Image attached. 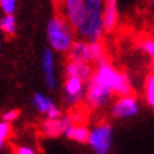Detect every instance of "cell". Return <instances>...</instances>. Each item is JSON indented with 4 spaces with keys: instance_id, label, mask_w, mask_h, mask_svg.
I'll list each match as a JSON object with an SVG mask.
<instances>
[{
    "instance_id": "obj_16",
    "label": "cell",
    "mask_w": 154,
    "mask_h": 154,
    "mask_svg": "<svg viewBox=\"0 0 154 154\" xmlns=\"http://www.w3.org/2000/svg\"><path fill=\"white\" fill-rule=\"evenodd\" d=\"M33 105L35 106L40 113H47L48 109L51 106H54V103L50 98H47L45 95H41V94H35L33 96Z\"/></svg>"
},
{
    "instance_id": "obj_25",
    "label": "cell",
    "mask_w": 154,
    "mask_h": 154,
    "mask_svg": "<svg viewBox=\"0 0 154 154\" xmlns=\"http://www.w3.org/2000/svg\"><path fill=\"white\" fill-rule=\"evenodd\" d=\"M3 146H5V140H0V150L3 149Z\"/></svg>"
},
{
    "instance_id": "obj_15",
    "label": "cell",
    "mask_w": 154,
    "mask_h": 154,
    "mask_svg": "<svg viewBox=\"0 0 154 154\" xmlns=\"http://www.w3.org/2000/svg\"><path fill=\"white\" fill-rule=\"evenodd\" d=\"M0 30L7 35H13L17 31V21L13 14H6L0 20Z\"/></svg>"
},
{
    "instance_id": "obj_14",
    "label": "cell",
    "mask_w": 154,
    "mask_h": 154,
    "mask_svg": "<svg viewBox=\"0 0 154 154\" xmlns=\"http://www.w3.org/2000/svg\"><path fill=\"white\" fill-rule=\"evenodd\" d=\"M89 133H91V130L88 129L86 125H84V123H72L65 130L64 136L71 139V140L76 141V143H88Z\"/></svg>"
},
{
    "instance_id": "obj_3",
    "label": "cell",
    "mask_w": 154,
    "mask_h": 154,
    "mask_svg": "<svg viewBox=\"0 0 154 154\" xmlns=\"http://www.w3.org/2000/svg\"><path fill=\"white\" fill-rule=\"evenodd\" d=\"M112 139H113V130L110 125H98L95 126L88 137L89 147L94 150L96 154H107L112 149Z\"/></svg>"
},
{
    "instance_id": "obj_5",
    "label": "cell",
    "mask_w": 154,
    "mask_h": 154,
    "mask_svg": "<svg viewBox=\"0 0 154 154\" xmlns=\"http://www.w3.org/2000/svg\"><path fill=\"white\" fill-rule=\"evenodd\" d=\"M113 96V92L105 85H100L95 81L89 79V85L86 88V95H85V102L91 109H100L106 106L110 102Z\"/></svg>"
},
{
    "instance_id": "obj_19",
    "label": "cell",
    "mask_w": 154,
    "mask_h": 154,
    "mask_svg": "<svg viewBox=\"0 0 154 154\" xmlns=\"http://www.w3.org/2000/svg\"><path fill=\"white\" fill-rule=\"evenodd\" d=\"M141 48L146 54H149L151 58V66L154 69V40H144L141 42Z\"/></svg>"
},
{
    "instance_id": "obj_8",
    "label": "cell",
    "mask_w": 154,
    "mask_h": 154,
    "mask_svg": "<svg viewBox=\"0 0 154 154\" xmlns=\"http://www.w3.org/2000/svg\"><path fill=\"white\" fill-rule=\"evenodd\" d=\"M139 102L134 96L131 95H125L120 96L112 106V115L117 119H129L139 113Z\"/></svg>"
},
{
    "instance_id": "obj_24",
    "label": "cell",
    "mask_w": 154,
    "mask_h": 154,
    "mask_svg": "<svg viewBox=\"0 0 154 154\" xmlns=\"http://www.w3.org/2000/svg\"><path fill=\"white\" fill-rule=\"evenodd\" d=\"M16 153H17V154H34L35 151H34L33 147H27V146H20V147H17V149H16Z\"/></svg>"
},
{
    "instance_id": "obj_17",
    "label": "cell",
    "mask_w": 154,
    "mask_h": 154,
    "mask_svg": "<svg viewBox=\"0 0 154 154\" xmlns=\"http://www.w3.org/2000/svg\"><path fill=\"white\" fill-rule=\"evenodd\" d=\"M146 100L154 107V72L146 81Z\"/></svg>"
},
{
    "instance_id": "obj_1",
    "label": "cell",
    "mask_w": 154,
    "mask_h": 154,
    "mask_svg": "<svg viewBox=\"0 0 154 154\" xmlns=\"http://www.w3.org/2000/svg\"><path fill=\"white\" fill-rule=\"evenodd\" d=\"M91 81L105 85L113 94L119 95V96L131 94V82L129 79V76L123 72H119V71L115 69L106 58H102L100 61H98L96 71L94 72Z\"/></svg>"
},
{
    "instance_id": "obj_12",
    "label": "cell",
    "mask_w": 154,
    "mask_h": 154,
    "mask_svg": "<svg viewBox=\"0 0 154 154\" xmlns=\"http://www.w3.org/2000/svg\"><path fill=\"white\" fill-rule=\"evenodd\" d=\"M119 23L117 0H105L103 6V28L105 33H112Z\"/></svg>"
},
{
    "instance_id": "obj_9",
    "label": "cell",
    "mask_w": 154,
    "mask_h": 154,
    "mask_svg": "<svg viewBox=\"0 0 154 154\" xmlns=\"http://www.w3.org/2000/svg\"><path fill=\"white\" fill-rule=\"evenodd\" d=\"M54 50L45 48L41 55V68L44 74V81L50 89H55L57 86V72H55V58H54Z\"/></svg>"
},
{
    "instance_id": "obj_7",
    "label": "cell",
    "mask_w": 154,
    "mask_h": 154,
    "mask_svg": "<svg viewBox=\"0 0 154 154\" xmlns=\"http://www.w3.org/2000/svg\"><path fill=\"white\" fill-rule=\"evenodd\" d=\"M84 82L85 81L78 76H66V81L64 84V92H65V102L68 105L75 106L85 100L86 89Z\"/></svg>"
},
{
    "instance_id": "obj_2",
    "label": "cell",
    "mask_w": 154,
    "mask_h": 154,
    "mask_svg": "<svg viewBox=\"0 0 154 154\" xmlns=\"http://www.w3.org/2000/svg\"><path fill=\"white\" fill-rule=\"evenodd\" d=\"M72 26L66 21L65 17L55 16L47 24V37L50 47L54 51L68 52L71 45L74 44V34Z\"/></svg>"
},
{
    "instance_id": "obj_22",
    "label": "cell",
    "mask_w": 154,
    "mask_h": 154,
    "mask_svg": "<svg viewBox=\"0 0 154 154\" xmlns=\"http://www.w3.org/2000/svg\"><path fill=\"white\" fill-rule=\"evenodd\" d=\"M19 115H20V112L19 110H16V109H11V110H7V112H5L3 113V120H6V122H13V120H16L17 117H19Z\"/></svg>"
},
{
    "instance_id": "obj_26",
    "label": "cell",
    "mask_w": 154,
    "mask_h": 154,
    "mask_svg": "<svg viewBox=\"0 0 154 154\" xmlns=\"http://www.w3.org/2000/svg\"><path fill=\"white\" fill-rule=\"evenodd\" d=\"M150 3H151V5L154 6V0H150Z\"/></svg>"
},
{
    "instance_id": "obj_10",
    "label": "cell",
    "mask_w": 154,
    "mask_h": 154,
    "mask_svg": "<svg viewBox=\"0 0 154 154\" xmlns=\"http://www.w3.org/2000/svg\"><path fill=\"white\" fill-rule=\"evenodd\" d=\"M72 123H74V119L69 115H64L60 119H47L42 125V133L48 137H58L64 134Z\"/></svg>"
},
{
    "instance_id": "obj_11",
    "label": "cell",
    "mask_w": 154,
    "mask_h": 154,
    "mask_svg": "<svg viewBox=\"0 0 154 154\" xmlns=\"http://www.w3.org/2000/svg\"><path fill=\"white\" fill-rule=\"evenodd\" d=\"M66 76H78L84 81H89L94 75V69L88 61H78L71 60L65 66Z\"/></svg>"
},
{
    "instance_id": "obj_6",
    "label": "cell",
    "mask_w": 154,
    "mask_h": 154,
    "mask_svg": "<svg viewBox=\"0 0 154 154\" xmlns=\"http://www.w3.org/2000/svg\"><path fill=\"white\" fill-rule=\"evenodd\" d=\"M62 5V14L66 21L76 30L86 19V2L85 0H61Z\"/></svg>"
},
{
    "instance_id": "obj_23",
    "label": "cell",
    "mask_w": 154,
    "mask_h": 154,
    "mask_svg": "<svg viewBox=\"0 0 154 154\" xmlns=\"http://www.w3.org/2000/svg\"><path fill=\"white\" fill-rule=\"evenodd\" d=\"M45 115H47L48 119H60V117L62 116V115H61V110L55 106V105L50 107V109H48V112L45 113Z\"/></svg>"
},
{
    "instance_id": "obj_4",
    "label": "cell",
    "mask_w": 154,
    "mask_h": 154,
    "mask_svg": "<svg viewBox=\"0 0 154 154\" xmlns=\"http://www.w3.org/2000/svg\"><path fill=\"white\" fill-rule=\"evenodd\" d=\"M76 33L86 41H98L105 33L103 11H88L84 23L76 28Z\"/></svg>"
},
{
    "instance_id": "obj_13",
    "label": "cell",
    "mask_w": 154,
    "mask_h": 154,
    "mask_svg": "<svg viewBox=\"0 0 154 154\" xmlns=\"http://www.w3.org/2000/svg\"><path fill=\"white\" fill-rule=\"evenodd\" d=\"M68 55H69V60L88 61V62H92V61H94L89 41L88 42L86 41H74V44H72L71 48L68 50Z\"/></svg>"
},
{
    "instance_id": "obj_18",
    "label": "cell",
    "mask_w": 154,
    "mask_h": 154,
    "mask_svg": "<svg viewBox=\"0 0 154 154\" xmlns=\"http://www.w3.org/2000/svg\"><path fill=\"white\" fill-rule=\"evenodd\" d=\"M17 7V0H0V9L5 14H14Z\"/></svg>"
},
{
    "instance_id": "obj_21",
    "label": "cell",
    "mask_w": 154,
    "mask_h": 154,
    "mask_svg": "<svg viewBox=\"0 0 154 154\" xmlns=\"http://www.w3.org/2000/svg\"><path fill=\"white\" fill-rule=\"evenodd\" d=\"M11 133V127H10L9 122H0V140H6Z\"/></svg>"
},
{
    "instance_id": "obj_20",
    "label": "cell",
    "mask_w": 154,
    "mask_h": 154,
    "mask_svg": "<svg viewBox=\"0 0 154 154\" xmlns=\"http://www.w3.org/2000/svg\"><path fill=\"white\" fill-rule=\"evenodd\" d=\"M88 11H103L105 0H85Z\"/></svg>"
}]
</instances>
